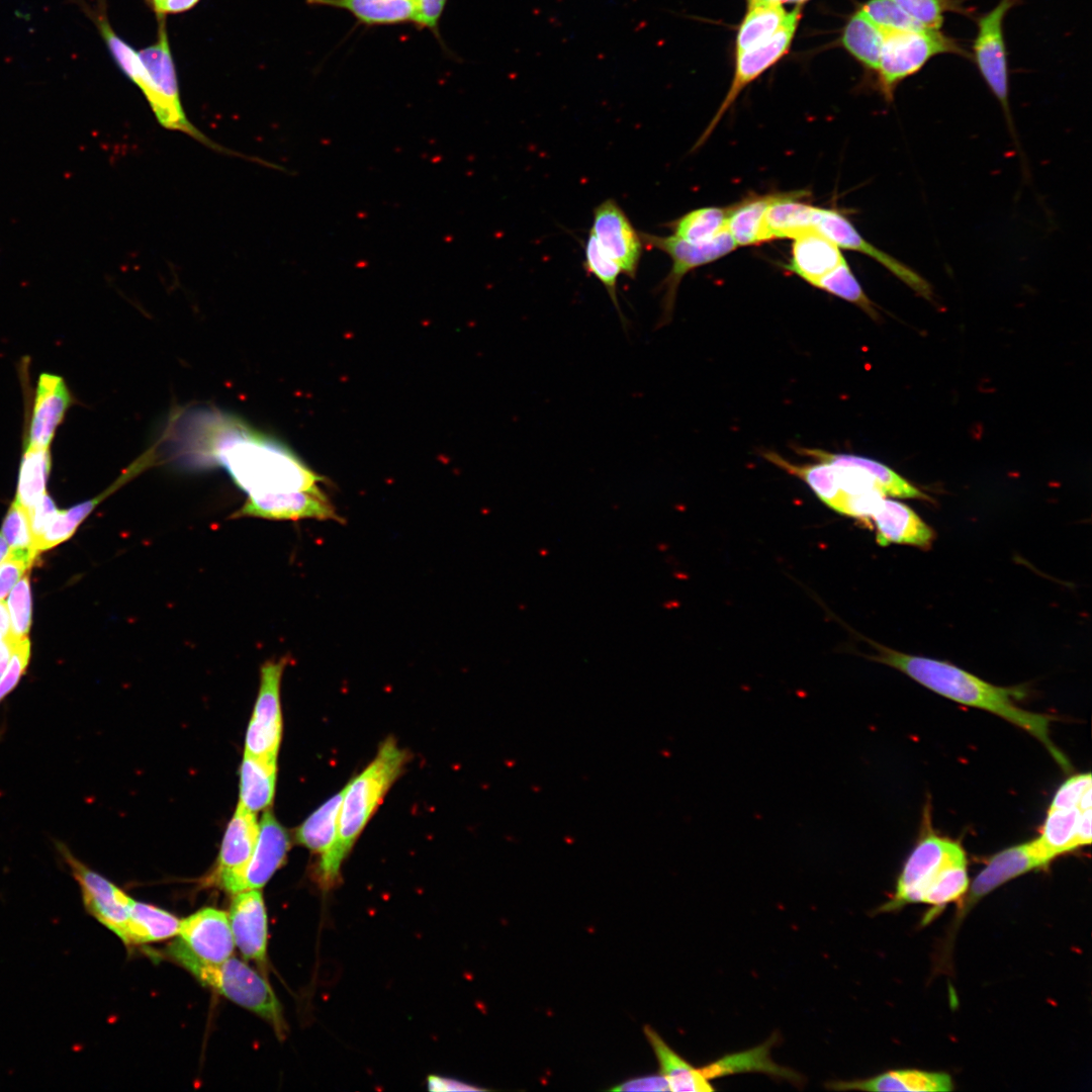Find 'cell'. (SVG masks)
Instances as JSON below:
<instances>
[{
	"label": "cell",
	"mask_w": 1092,
	"mask_h": 1092,
	"mask_svg": "<svg viewBox=\"0 0 1092 1092\" xmlns=\"http://www.w3.org/2000/svg\"><path fill=\"white\" fill-rule=\"evenodd\" d=\"M1091 774H1080L1068 779L1057 791L1051 807L1054 809H1068L1078 807L1083 794L1092 786Z\"/></svg>",
	"instance_id": "c3c4849f"
},
{
	"label": "cell",
	"mask_w": 1092,
	"mask_h": 1092,
	"mask_svg": "<svg viewBox=\"0 0 1092 1092\" xmlns=\"http://www.w3.org/2000/svg\"><path fill=\"white\" fill-rule=\"evenodd\" d=\"M826 1087L835 1091H907L946 1092L954 1088L950 1075L917 1069L891 1070L880 1075L851 1081H831Z\"/></svg>",
	"instance_id": "cb8c5ba5"
},
{
	"label": "cell",
	"mask_w": 1092,
	"mask_h": 1092,
	"mask_svg": "<svg viewBox=\"0 0 1092 1092\" xmlns=\"http://www.w3.org/2000/svg\"><path fill=\"white\" fill-rule=\"evenodd\" d=\"M32 565L27 561L8 555L0 563V601H2Z\"/></svg>",
	"instance_id": "816d5d0a"
},
{
	"label": "cell",
	"mask_w": 1092,
	"mask_h": 1092,
	"mask_svg": "<svg viewBox=\"0 0 1092 1092\" xmlns=\"http://www.w3.org/2000/svg\"><path fill=\"white\" fill-rule=\"evenodd\" d=\"M941 54L964 55L957 41L938 29L885 31L878 73L879 90L891 102L898 85Z\"/></svg>",
	"instance_id": "52a82bcc"
},
{
	"label": "cell",
	"mask_w": 1092,
	"mask_h": 1092,
	"mask_svg": "<svg viewBox=\"0 0 1092 1092\" xmlns=\"http://www.w3.org/2000/svg\"><path fill=\"white\" fill-rule=\"evenodd\" d=\"M1051 860L1038 846L1036 840L1024 842L1006 848L993 855L986 867L969 885L962 912L967 911L981 898L991 893L1004 883L1032 870L1049 866Z\"/></svg>",
	"instance_id": "e0dca14e"
},
{
	"label": "cell",
	"mask_w": 1092,
	"mask_h": 1092,
	"mask_svg": "<svg viewBox=\"0 0 1092 1092\" xmlns=\"http://www.w3.org/2000/svg\"><path fill=\"white\" fill-rule=\"evenodd\" d=\"M644 247L665 253L671 260V268L660 283L663 291L662 312L658 323L663 327L671 321L677 290L682 278L692 270L717 261L733 252L737 246L727 231L707 244H692L673 235L658 236L640 232Z\"/></svg>",
	"instance_id": "ba28073f"
},
{
	"label": "cell",
	"mask_w": 1092,
	"mask_h": 1092,
	"mask_svg": "<svg viewBox=\"0 0 1092 1092\" xmlns=\"http://www.w3.org/2000/svg\"><path fill=\"white\" fill-rule=\"evenodd\" d=\"M814 286L856 304L873 317L877 315L874 303L863 292L846 261L820 278Z\"/></svg>",
	"instance_id": "7bdbcfd3"
},
{
	"label": "cell",
	"mask_w": 1092,
	"mask_h": 1092,
	"mask_svg": "<svg viewBox=\"0 0 1092 1092\" xmlns=\"http://www.w3.org/2000/svg\"><path fill=\"white\" fill-rule=\"evenodd\" d=\"M145 1L150 6V8H152L153 11L155 12L157 20L161 19V18H166V17L162 16V7H163V4H164L165 0H145Z\"/></svg>",
	"instance_id": "91938a15"
},
{
	"label": "cell",
	"mask_w": 1092,
	"mask_h": 1092,
	"mask_svg": "<svg viewBox=\"0 0 1092 1092\" xmlns=\"http://www.w3.org/2000/svg\"><path fill=\"white\" fill-rule=\"evenodd\" d=\"M9 546L0 533V563L9 555Z\"/></svg>",
	"instance_id": "94428289"
},
{
	"label": "cell",
	"mask_w": 1092,
	"mask_h": 1092,
	"mask_svg": "<svg viewBox=\"0 0 1092 1092\" xmlns=\"http://www.w3.org/2000/svg\"><path fill=\"white\" fill-rule=\"evenodd\" d=\"M861 9L884 31L923 27L893 0H869Z\"/></svg>",
	"instance_id": "bcb514c9"
},
{
	"label": "cell",
	"mask_w": 1092,
	"mask_h": 1092,
	"mask_svg": "<svg viewBox=\"0 0 1092 1092\" xmlns=\"http://www.w3.org/2000/svg\"><path fill=\"white\" fill-rule=\"evenodd\" d=\"M30 658L28 637L16 640L9 662L0 676V703L15 689L25 673Z\"/></svg>",
	"instance_id": "7dc6e473"
},
{
	"label": "cell",
	"mask_w": 1092,
	"mask_h": 1092,
	"mask_svg": "<svg viewBox=\"0 0 1092 1092\" xmlns=\"http://www.w3.org/2000/svg\"><path fill=\"white\" fill-rule=\"evenodd\" d=\"M235 945L248 960L264 964L267 948V914L262 893L248 890L235 894L230 909Z\"/></svg>",
	"instance_id": "ffe728a7"
},
{
	"label": "cell",
	"mask_w": 1092,
	"mask_h": 1092,
	"mask_svg": "<svg viewBox=\"0 0 1092 1092\" xmlns=\"http://www.w3.org/2000/svg\"><path fill=\"white\" fill-rule=\"evenodd\" d=\"M56 847L79 886L87 913L124 942L132 899L78 859L66 844L58 841Z\"/></svg>",
	"instance_id": "8fae6325"
},
{
	"label": "cell",
	"mask_w": 1092,
	"mask_h": 1092,
	"mask_svg": "<svg viewBox=\"0 0 1092 1092\" xmlns=\"http://www.w3.org/2000/svg\"><path fill=\"white\" fill-rule=\"evenodd\" d=\"M245 753L241 766L240 805L256 813L267 809L274 798L276 760Z\"/></svg>",
	"instance_id": "4dcf8cb0"
},
{
	"label": "cell",
	"mask_w": 1092,
	"mask_h": 1092,
	"mask_svg": "<svg viewBox=\"0 0 1092 1092\" xmlns=\"http://www.w3.org/2000/svg\"><path fill=\"white\" fill-rule=\"evenodd\" d=\"M1019 0H1000L989 12L978 19V30L973 43L977 68L993 95L1000 102L1004 115L1016 140L1008 101V68L1004 39V19L1007 12Z\"/></svg>",
	"instance_id": "30bf717a"
},
{
	"label": "cell",
	"mask_w": 1092,
	"mask_h": 1092,
	"mask_svg": "<svg viewBox=\"0 0 1092 1092\" xmlns=\"http://www.w3.org/2000/svg\"><path fill=\"white\" fill-rule=\"evenodd\" d=\"M800 18L801 7L798 5L794 10L788 12L783 25L767 41L736 57L735 73L730 88L714 117L696 143L694 150L701 147L709 139L740 92L789 51Z\"/></svg>",
	"instance_id": "4fadbf2b"
},
{
	"label": "cell",
	"mask_w": 1092,
	"mask_h": 1092,
	"mask_svg": "<svg viewBox=\"0 0 1092 1092\" xmlns=\"http://www.w3.org/2000/svg\"><path fill=\"white\" fill-rule=\"evenodd\" d=\"M57 511L58 509L54 499L48 493H46L39 500H37L32 506L31 509L27 511L31 532L34 538L35 549L38 541L42 537L49 523L51 522L53 516Z\"/></svg>",
	"instance_id": "f907efd6"
},
{
	"label": "cell",
	"mask_w": 1092,
	"mask_h": 1092,
	"mask_svg": "<svg viewBox=\"0 0 1092 1092\" xmlns=\"http://www.w3.org/2000/svg\"><path fill=\"white\" fill-rule=\"evenodd\" d=\"M583 250L584 259L582 265L584 270L603 284L620 318L624 322L618 300L617 287L618 278L622 273L620 266L603 251L597 239L590 233L584 243Z\"/></svg>",
	"instance_id": "b9f144b4"
},
{
	"label": "cell",
	"mask_w": 1092,
	"mask_h": 1092,
	"mask_svg": "<svg viewBox=\"0 0 1092 1092\" xmlns=\"http://www.w3.org/2000/svg\"><path fill=\"white\" fill-rule=\"evenodd\" d=\"M180 940L199 961L220 964L230 959L235 941L223 911L203 908L180 921Z\"/></svg>",
	"instance_id": "d6986e66"
},
{
	"label": "cell",
	"mask_w": 1092,
	"mask_h": 1092,
	"mask_svg": "<svg viewBox=\"0 0 1092 1092\" xmlns=\"http://www.w3.org/2000/svg\"><path fill=\"white\" fill-rule=\"evenodd\" d=\"M345 790L335 795L314 811L296 830V840L325 858L333 848Z\"/></svg>",
	"instance_id": "e575fe53"
},
{
	"label": "cell",
	"mask_w": 1092,
	"mask_h": 1092,
	"mask_svg": "<svg viewBox=\"0 0 1092 1092\" xmlns=\"http://www.w3.org/2000/svg\"><path fill=\"white\" fill-rule=\"evenodd\" d=\"M1091 808L1081 812V816L1078 823L1077 840L1080 846L1090 844L1092 838L1091 830Z\"/></svg>",
	"instance_id": "11a10c76"
},
{
	"label": "cell",
	"mask_w": 1092,
	"mask_h": 1092,
	"mask_svg": "<svg viewBox=\"0 0 1092 1092\" xmlns=\"http://www.w3.org/2000/svg\"><path fill=\"white\" fill-rule=\"evenodd\" d=\"M151 465V458L147 454H143L138 460L132 462L110 486L97 496L80 503L68 510H58L36 545L38 554L68 540L81 523L101 502Z\"/></svg>",
	"instance_id": "d4e9b609"
},
{
	"label": "cell",
	"mask_w": 1092,
	"mask_h": 1092,
	"mask_svg": "<svg viewBox=\"0 0 1092 1092\" xmlns=\"http://www.w3.org/2000/svg\"><path fill=\"white\" fill-rule=\"evenodd\" d=\"M180 920L155 906L132 900L125 931V944H141L178 934Z\"/></svg>",
	"instance_id": "d590c367"
},
{
	"label": "cell",
	"mask_w": 1092,
	"mask_h": 1092,
	"mask_svg": "<svg viewBox=\"0 0 1092 1092\" xmlns=\"http://www.w3.org/2000/svg\"><path fill=\"white\" fill-rule=\"evenodd\" d=\"M428 1088L431 1091H483L468 1083L449 1079L442 1076L431 1075L428 1077Z\"/></svg>",
	"instance_id": "db71d44e"
},
{
	"label": "cell",
	"mask_w": 1092,
	"mask_h": 1092,
	"mask_svg": "<svg viewBox=\"0 0 1092 1092\" xmlns=\"http://www.w3.org/2000/svg\"><path fill=\"white\" fill-rule=\"evenodd\" d=\"M728 207L708 206L693 209L668 221L672 235L692 244H707L726 230Z\"/></svg>",
	"instance_id": "ab89813d"
},
{
	"label": "cell",
	"mask_w": 1092,
	"mask_h": 1092,
	"mask_svg": "<svg viewBox=\"0 0 1092 1092\" xmlns=\"http://www.w3.org/2000/svg\"><path fill=\"white\" fill-rule=\"evenodd\" d=\"M764 457L778 467L805 481L824 504L838 513L843 495L834 464L824 461L814 464H794L774 452L765 453Z\"/></svg>",
	"instance_id": "836d02e7"
},
{
	"label": "cell",
	"mask_w": 1092,
	"mask_h": 1092,
	"mask_svg": "<svg viewBox=\"0 0 1092 1092\" xmlns=\"http://www.w3.org/2000/svg\"><path fill=\"white\" fill-rule=\"evenodd\" d=\"M644 1033L652 1046L660 1066V1073L665 1077L670 1091H714L702 1074L700 1068H696L675 1053L650 1026H644Z\"/></svg>",
	"instance_id": "1f68e13d"
},
{
	"label": "cell",
	"mask_w": 1092,
	"mask_h": 1092,
	"mask_svg": "<svg viewBox=\"0 0 1092 1092\" xmlns=\"http://www.w3.org/2000/svg\"><path fill=\"white\" fill-rule=\"evenodd\" d=\"M14 642L10 637L0 639V676L9 662Z\"/></svg>",
	"instance_id": "6f0895ef"
},
{
	"label": "cell",
	"mask_w": 1092,
	"mask_h": 1092,
	"mask_svg": "<svg viewBox=\"0 0 1092 1092\" xmlns=\"http://www.w3.org/2000/svg\"><path fill=\"white\" fill-rule=\"evenodd\" d=\"M406 759V752L392 738H387L374 759L344 789L336 842L318 863V877L324 888H331L338 882L344 859L380 800L400 775Z\"/></svg>",
	"instance_id": "277c9868"
},
{
	"label": "cell",
	"mask_w": 1092,
	"mask_h": 1092,
	"mask_svg": "<svg viewBox=\"0 0 1092 1092\" xmlns=\"http://www.w3.org/2000/svg\"><path fill=\"white\" fill-rule=\"evenodd\" d=\"M589 233L603 251L617 262L622 273L634 279L644 245L640 232L615 199L608 198L594 208Z\"/></svg>",
	"instance_id": "5bb4252c"
},
{
	"label": "cell",
	"mask_w": 1092,
	"mask_h": 1092,
	"mask_svg": "<svg viewBox=\"0 0 1092 1092\" xmlns=\"http://www.w3.org/2000/svg\"><path fill=\"white\" fill-rule=\"evenodd\" d=\"M200 0H165L162 7V16L166 17L167 14H176L190 10Z\"/></svg>",
	"instance_id": "9f6ffc18"
},
{
	"label": "cell",
	"mask_w": 1092,
	"mask_h": 1092,
	"mask_svg": "<svg viewBox=\"0 0 1092 1092\" xmlns=\"http://www.w3.org/2000/svg\"><path fill=\"white\" fill-rule=\"evenodd\" d=\"M776 1035H772L761 1045H757L747 1051L726 1055L701 1067L700 1070L708 1081L736 1073L762 1072L777 1078L800 1083L802 1077L799 1074L777 1065L770 1059L769 1050L772 1043L776 1042Z\"/></svg>",
	"instance_id": "f1b7e54d"
},
{
	"label": "cell",
	"mask_w": 1092,
	"mask_h": 1092,
	"mask_svg": "<svg viewBox=\"0 0 1092 1092\" xmlns=\"http://www.w3.org/2000/svg\"><path fill=\"white\" fill-rule=\"evenodd\" d=\"M309 5L341 9L366 26L397 25L419 21L418 0H306Z\"/></svg>",
	"instance_id": "83f0119b"
},
{
	"label": "cell",
	"mask_w": 1092,
	"mask_h": 1092,
	"mask_svg": "<svg viewBox=\"0 0 1092 1092\" xmlns=\"http://www.w3.org/2000/svg\"><path fill=\"white\" fill-rule=\"evenodd\" d=\"M793 240L786 268L813 286L845 261L840 248L815 230Z\"/></svg>",
	"instance_id": "484cf974"
},
{
	"label": "cell",
	"mask_w": 1092,
	"mask_h": 1092,
	"mask_svg": "<svg viewBox=\"0 0 1092 1092\" xmlns=\"http://www.w3.org/2000/svg\"><path fill=\"white\" fill-rule=\"evenodd\" d=\"M138 53L149 77V87L144 96L156 119L164 128L183 132L211 150L226 155L244 157L212 142L188 119L181 102L177 72L167 33L166 18L158 19L156 41Z\"/></svg>",
	"instance_id": "8992f818"
},
{
	"label": "cell",
	"mask_w": 1092,
	"mask_h": 1092,
	"mask_svg": "<svg viewBox=\"0 0 1092 1092\" xmlns=\"http://www.w3.org/2000/svg\"><path fill=\"white\" fill-rule=\"evenodd\" d=\"M800 451L813 459L836 466L843 495L839 514L847 497L853 495L880 493L884 496L901 498H928L894 470L876 460L850 454H833L819 449H801Z\"/></svg>",
	"instance_id": "9c48e42d"
},
{
	"label": "cell",
	"mask_w": 1092,
	"mask_h": 1092,
	"mask_svg": "<svg viewBox=\"0 0 1092 1092\" xmlns=\"http://www.w3.org/2000/svg\"><path fill=\"white\" fill-rule=\"evenodd\" d=\"M447 2L448 0H418L419 21L417 27L432 32L442 47H444V43L440 34V20Z\"/></svg>",
	"instance_id": "681fc988"
},
{
	"label": "cell",
	"mask_w": 1092,
	"mask_h": 1092,
	"mask_svg": "<svg viewBox=\"0 0 1092 1092\" xmlns=\"http://www.w3.org/2000/svg\"><path fill=\"white\" fill-rule=\"evenodd\" d=\"M202 437V453L249 495L307 490L323 481L287 447L236 420L218 419Z\"/></svg>",
	"instance_id": "6da1fadb"
},
{
	"label": "cell",
	"mask_w": 1092,
	"mask_h": 1092,
	"mask_svg": "<svg viewBox=\"0 0 1092 1092\" xmlns=\"http://www.w3.org/2000/svg\"><path fill=\"white\" fill-rule=\"evenodd\" d=\"M72 403L73 396L64 378L41 373L35 389L27 446L49 448Z\"/></svg>",
	"instance_id": "44dd1931"
},
{
	"label": "cell",
	"mask_w": 1092,
	"mask_h": 1092,
	"mask_svg": "<svg viewBox=\"0 0 1092 1092\" xmlns=\"http://www.w3.org/2000/svg\"><path fill=\"white\" fill-rule=\"evenodd\" d=\"M874 645L878 654L872 659L902 671L942 697L985 710L1023 729L1044 745L1065 771H1070L1069 760L1050 737V723L1053 718L1016 706L1014 700L1023 695L1020 689L991 685L945 661L910 655L876 643Z\"/></svg>",
	"instance_id": "7a4b0ae2"
},
{
	"label": "cell",
	"mask_w": 1092,
	"mask_h": 1092,
	"mask_svg": "<svg viewBox=\"0 0 1092 1092\" xmlns=\"http://www.w3.org/2000/svg\"><path fill=\"white\" fill-rule=\"evenodd\" d=\"M969 885L962 844L930 831L906 860L892 898L877 911L891 912L907 904L923 903L933 906L935 914L939 908L963 898Z\"/></svg>",
	"instance_id": "3957f363"
},
{
	"label": "cell",
	"mask_w": 1092,
	"mask_h": 1092,
	"mask_svg": "<svg viewBox=\"0 0 1092 1092\" xmlns=\"http://www.w3.org/2000/svg\"><path fill=\"white\" fill-rule=\"evenodd\" d=\"M885 31L862 9L855 11L843 28L841 42L866 68L877 72Z\"/></svg>",
	"instance_id": "8d00e7d4"
},
{
	"label": "cell",
	"mask_w": 1092,
	"mask_h": 1092,
	"mask_svg": "<svg viewBox=\"0 0 1092 1092\" xmlns=\"http://www.w3.org/2000/svg\"><path fill=\"white\" fill-rule=\"evenodd\" d=\"M788 12L776 0L748 4L736 38V57L767 41L783 25Z\"/></svg>",
	"instance_id": "d6a6232c"
},
{
	"label": "cell",
	"mask_w": 1092,
	"mask_h": 1092,
	"mask_svg": "<svg viewBox=\"0 0 1092 1092\" xmlns=\"http://www.w3.org/2000/svg\"><path fill=\"white\" fill-rule=\"evenodd\" d=\"M0 533L9 546V555L33 564L39 554L35 549L28 512L15 500L8 509Z\"/></svg>",
	"instance_id": "60d3db41"
},
{
	"label": "cell",
	"mask_w": 1092,
	"mask_h": 1092,
	"mask_svg": "<svg viewBox=\"0 0 1092 1092\" xmlns=\"http://www.w3.org/2000/svg\"><path fill=\"white\" fill-rule=\"evenodd\" d=\"M259 834L256 813L239 804L228 825L218 855L213 881L223 890L237 879L248 864Z\"/></svg>",
	"instance_id": "603a6c76"
},
{
	"label": "cell",
	"mask_w": 1092,
	"mask_h": 1092,
	"mask_svg": "<svg viewBox=\"0 0 1092 1092\" xmlns=\"http://www.w3.org/2000/svg\"><path fill=\"white\" fill-rule=\"evenodd\" d=\"M0 634L11 638V625L7 605L0 601Z\"/></svg>",
	"instance_id": "680465c9"
},
{
	"label": "cell",
	"mask_w": 1092,
	"mask_h": 1092,
	"mask_svg": "<svg viewBox=\"0 0 1092 1092\" xmlns=\"http://www.w3.org/2000/svg\"><path fill=\"white\" fill-rule=\"evenodd\" d=\"M233 517L343 522L333 504L318 486L307 490L250 494Z\"/></svg>",
	"instance_id": "9a60e30c"
},
{
	"label": "cell",
	"mask_w": 1092,
	"mask_h": 1092,
	"mask_svg": "<svg viewBox=\"0 0 1092 1092\" xmlns=\"http://www.w3.org/2000/svg\"><path fill=\"white\" fill-rule=\"evenodd\" d=\"M288 661V657H281L261 666L259 695L247 730L245 753L277 758L282 735L280 684Z\"/></svg>",
	"instance_id": "7c38bea8"
},
{
	"label": "cell",
	"mask_w": 1092,
	"mask_h": 1092,
	"mask_svg": "<svg viewBox=\"0 0 1092 1092\" xmlns=\"http://www.w3.org/2000/svg\"><path fill=\"white\" fill-rule=\"evenodd\" d=\"M759 0H748V4Z\"/></svg>",
	"instance_id": "6125c7cd"
},
{
	"label": "cell",
	"mask_w": 1092,
	"mask_h": 1092,
	"mask_svg": "<svg viewBox=\"0 0 1092 1092\" xmlns=\"http://www.w3.org/2000/svg\"><path fill=\"white\" fill-rule=\"evenodd\" d=\"M815 230L839 248L858 252L876 260L920 295L926 298L931 296L930 285L923 277L900 260L868 242L840 211L819 207Z\"/></svg>",
	"instance_id": "2e32d148"
},
{
	"label": "cell",
	"mask_w": 1092,
	"mask_h": 1092,
	"mask_svg": "<svg viewBox=\"0 0 1092 1092\" xmlns=\"http://www.w3.org/2000/svg\"><path fill=\"white\" fill-rule=\"evenodd\" d=\"M881 546L904 544L928 549L935 533L910 507L884 497L871 518Z\"/></svg>",
	"instance_id": "7402d4cb"
},
{
	"label": "cell",
	"mask_w": 1092,
	"mask_h": 1092,
	"mask_svg": "<svg viewBox=\"0 0 1092 1092\" xmlns=\"http://www.w3.org/2000/svg\"><path fill=\"white\" fill-rule=\"evenodd\" d=\"M910 17L930 29H939L947 11H964L956 0H893Z\"/></svg>",
	"instance_id": "f6af8a7d"
},
{
	"label": "cell",
	"mask_w": 1092,
	"mask_h": 1092,
	"mask_svg": "<svg viewBox=\"0 0 1092 1092\" xmlns=\"http://www.w3.org/2000/svg\"><path fill=\"white\" fill-rule=\"evenodd\" d=\"M6 605L10 617L11 638L16 641L27 637L31 626V590L28 575L22 576L13 586Z\"/></svg>",
	"instance_id": "ee69618b"
},
{
	"label": "cell",
	"mask_w": 1092,
	"mask_h": 1092,
	"mask_svg": "<svg viewBox=\"0 0 1092 1092\" xmlns=\"http://www.w3.org/2000/svg\"><path fill=\"white\" fill-rule=\"evenodd\" d=\"M808 192H782L766 209L764 228L769 242L776 239H795L815 230L818 206L802 201ZM816 231V230H815Z\"/></svg>",
	"instance_id": "4316f807"
},
{
	"label": "cell",
	"mask_w": 1092,
	"mask_h": 1092,
	"mask_svg": "<svg viewBox=\"0 0 1092 1092\" xmlns=\"http://www.w3.org/2000/svg\"><path fill=\"white\" fill-rule=\"evenodd\" d=\"M51 466L49 448L26 446L19 466L15 502L27 511L47 493Z\"/></svg>",
	"instance_id": "74e56055"
},
{
	"label": "cell",
	"mask_w": 1092,
	"mask_h": 1092,
	"mask_svg": "<svg viewBox=\"0 0 1092 1092\" xmlns=\"http://www.w3.org/2000/svg\"><path fill=\"white\" fill-rule=\"evenodd\" d=\"M169 953L203 985L258 1014L278 1033L286 1029L281 1005L270 985L246 963L230 958L220 964H206L195 958L181 940L171 944Z\"/></svg>",
	"instance_id": "5b68a950"
},
{
	"label": "cell",
	"mask_w": 1092,
	"mask_h": 1092,
	"mask_svg": "<svg viewBox=\"0 0 1092 1092\" xmlns=\"http://www.w3.org/2000/svg\"><path fill=\"white\" fill-rule=\"evenodd\" d=\"M613 1091H670L665 1077L660 1073L629 1079L613 1087Z\"/></svg>",
	"instance_id": "f5cc1de1"
},
{
	"label": "cell",
	"mask_w": 1092,
	"mask_h": 1092,
	"mask_svg": "<svg viewBox=\"0 0 1092 1092\" xmlns=\"http://www.w3.org/2000/svg\"><path fill=\"white\" fill-rule=\"evenodd\" d=\"M2 638H6V637H3V636H2L1 634H0V639H2Z\"/></svg>",
	"instance_id": "be15d7a7"
},
{
	"label": "cell",
	"mask_w": 1092,
	"mask_h": 1092,
	"mask_svg": "<svg viewBox=\"0 0 1092 1092\" xmlns=\"http://www.w3.org/2000/svg\"><path fill=\"white\" fill-rule=\"evenodd\" d=\"M289 847L286 830L270 811H266L259 823L257 843L248 864L224 890L232 894L259 890L283 863Z\"/></svg>",
	"instance_id": "ac0fdd59"
},
{
	"label": "cell",
	"mask_w": 1092,
	"mask_h": 1092,
	"mask_svg": "<svg viewBox=\"0 0 1092 1092\" xmlns=\"http://www.w3.org/2000/svg\"><path fill=\"white\" fill-rule=\"evenodd\" d=\"M780 193L750 195L728 207L726 230L737 247L769 242L764 228V215Z\"/></svg>",
	"instance_id": "f546056e"
},
{
	"label": "cell",
	"mask_w": 1092,
	"mask_h": 1092,
	"mask_svg": "<svg viewBox=\"0 0 1092 1092\" xmlns=\"http://www.w3.org/2000/svg\"><path fill=\"white\" fill-rule=\"evenodd\" d=\"M1081 812L1078 807L1049 809L1041 834L1035 840L1051 861L1060 854L1080 847L1077 830Z\"/></svg>",
	"instance_id": "f35d334b"
}]
</instances>
